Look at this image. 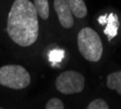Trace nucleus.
Returning a JSON list of instances; mask_svg holds the SVG:
<instances>
[{
	"label": "nucleus",
	"instance_id": "nucleus-11",
	"mask_svg": "<svg viewBox=\"0 0 121 109\" xmlns=\"http://www.w3.org/2000/svg\"><path fill=\"white\" fill-rule=\"evenodd\" d=\"M63 57H65V51L61 50V49H55L49 55V60L54 63H57V62L61 61Z\"/></svg>",
	"mask_w": 121,
	"mask_h": 109
},
{
	"label": "nucleus",
	"instance_id": "nucleus-13",
	"mask_svg": "<svg viewBox=\"0 0 121 109\" xmlns=\"http://www.w3.org/2000/svg\"><path fill=\"white\" fill-rule=\"evenodd\" d=\"M98 22L101 25H105L106 22H107V15H100V17H98Z\"/></svg>",
	"mask_w": 121,
	"mask_h": 109
},
{
	"label": "nucleus",
	"instance_id": "nucleus-7",
	"mask_svg": "<svg viewBox=\"0 0 121 109\" xmlns=\"http://www.w3.org/2000/svg\"><path fill=\"white\" fill-rule=\"evenodd\" d=\"M119 28V20L117 14L110 13L107 15V22H106V28L104 30L105 34L108 36V38L111 39L118 34Z\"/></svg>",
	"mask_w": 121,
	"mask_h": 109
},
{
	"label": "nucleus",
	"instance_id": "nucleus-10",
	"mask_svg": "<svg viewBox=\"0 0 121 109\" xmlns=\"http://www.w3.org/2000/svg\"><path fill=\"white\" fill-rule=\"evenodd\" d=\"M109 106L104 99H95L88 104L87 109H108Z\"/></svg>",
	"mask_w": 121,
	"mask_h": 109
},
{
	"label": "nucleus",
	"instance_id": "nucleus-9",
	"mask_svg": "<svg viewBox=\"0 0 121 109\" xmlns=\"http://www.w3.org/2000/svg\"><path fill=\"white\" fill-rule=\"evenodd\" d=\"M34 6L37 11V14L43 20L49 17V3L48 0H34Z\"/></svg>",
	"mask_w": 121,
	"mask_h": 109
},
{
	"label": "nucleus",
	"instance_id": "nucleus-6",
	"mask_svg": "<svg viewBox=\"0 0 121 109\" xmlns=\"http://www.w3.org/2000/svg\"><path fill=\"white\" fill-rule=\"evenodd\" d=\"M74 17L83 19L87 14V8L83 0H65Z\"/></svg>",
	"mask_w": 121,
	"mask_h": 109
},
{
	"label": "nucleus",
	"instance_id": "nucleus-4",
	"mask_svg": "<svg viewBox=\"0 0 121 109\" xmlns=\"http://www.w3.org/2000/svg\"><path fill=\"white\" fill-rule=\"evenodd\" d=\"M85 78L81 73L76 71L62 72L56 80V87L65 95H71L81 93L84 90Z\"/></svg>",
	"mask_w": 121,
	"mask_h": 109
},
{
	"label": "nucleus",
	"instance_id": "nucleus-12",
	"mask_svg": "<svg viewBox=\"0 0 121 109\" xmlns=\"http://www.w3.org/2000/svg\"><path fill=\"white\" fill-rule=\"evenodd\" d=\"M46 109H63L65 105L59 98H51L46 104Z\"/></svg>",
	"mask_w": 121,
	"mask_h": 109
},
{
	"label": "nucleus",
	"instance_id": "nucleus-8",
	"mask_svg": "<svg viewBox=\"0 0 121 109\" xmlns=\"http://www.w3.org/2000/svg\"><path fill=\"white\" fill-rule=\"evenodd\" d=\"M107 86L110 90H113L121 95V70L118 72H113L108 74Z\"/></svg>",
	"mask_w": 121,
	"mask_h": 109
},
{
	"label": "nucleus",
	"instance_id": "nucleus-1",
	"mask_svg": "<svg viewBox=\"0 0 121 109\" xmlns=\"http://www.w3.org/2000/svg\"><path fill=\"white\" fill-rule=\"evenodd\" d=\"M34 3L30 0H15L8 14L7 33L17 45H33L38 37V19Z\"/></svg>",
	"mask_w": 121,
	"mask_h": 109
},
{
	"label": "nucleus",
	"instance_id": "nucleus-3",
	"mask_svg": "<svg viewBox=\"0 0 121 109\" xmlns=\"http://www.w3.org/2000/svg\"><path fill=\"white\" fill-rule=\"evenodd\" d=\"M31 76L26 69L17 64H8L0 68V84L12 90H23L30 85Z\"/></svg>",
	"mask_w": 121,
	"mask_h": 109
},
{
	"label": "nucleus",
	"instance_id": "nucleus-2",
	"mask_svg": "<svg viewBox=\"0 0 121 109\" xmlns=\"http://www.w3.org/2000/svg\"><path fill=\"white\" fill-rule=\"evenodd\" d=\"M78 46L81 55L87 61L97 62L103 56V43L99 35L91 27H84L79 32Z\"/></svg>",
	"mask_w": 121,
	"mask_h": 109
},
{
	"label": "nucleus",
	"instance_id": "nucleus-5",
	"mask_svg": "<svg viewBox=\"0 0 121 109\" xmlns=\"http://www.w3.org/2000/svg\"><path fill=\"white\" fill-rule=\"evenodd\" d=\"M54 7L57 12L59 22L65 28H71L73 26V17L70 8L68 6L65 0H55Z\"/></svg>",
	"mask_w": 121,
	"mask_h": 109
}]
</instances>
